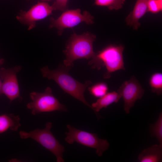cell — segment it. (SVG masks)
Wrapping results in <instances>:
<instances>
[{"label": "cell", "instance_id": "9c48e42d", "mask_svg": "<svg viewBox=\"0 0 162 162\" xmlns=\"http://www.w3.org/2000/svg\"><path fill=\"white\" fill-rule=\"evenodd\" d=\"M117 92L124 100V110L125 113L130 112L136 101L142 97L144 90L134 76L124 81L117 90Z\"/></svg>", "mask_w": 162, "mask_h": 162}, {"label": "cell", "instance_id": "7c38bea8", "mask_svg": "<svg viewBox=\"0 0 162 162\" xmlns=\"http://www.w3.org/2000/svg\"><path fill=\"white\" fill-rule=\"evenodd\" d=\"M140 162H159L162 159V146L154 144L144 149L139 155Z\"/></svg>", "mask_w": 162, "mask_h": 162}, {"label": "cell", "instance_id": "5b68a950", "mask_svg": "<svg viewBox=\"0 0 162 162\" xmlns=\"http://www.w3.org/2000/svg\"><path fill=\"white\" fill-rule=\"evenodd\" d=\"M67 127L68 131L65 133L66 137L64 140L69 144L76 142L93 148L99 156H101L109 147V143L106 140L99 138L96 134L77 129L70 124H67Z\"/></svg>", "mask_w": 162, "mask_h": 162}, {"label": "cell", "instance_id": "e0dca14e", "mask_svg": "<svg viewBox=\"0 0 162 162\" xmlns=\"http://www.w3.org/2000/svg\"><path fill=\"white\" fill-rule=\"evenodd\" d=\"M88 89L92 95L95 97L99 98L107 92L108 88L106 83L100 82L89 87Z\"/></svg>", "mask_w": 162, "mask_h": 162}, {"label": "cell", "instance_id": "4fadbf2b", "mask_svg": "<svg viewBox=\"0 0 162 162\" xmlns=\"http://www.w3.org/2000/svg\"><path fill=\"white\" fill-rule=\"evenodd\" d=\"M121 97V96L115 91L107 92L92 104V110L99 117L100 116L98 115L97 113L101 109L106 108L112 103L117 102Z\"/></svg>", "mask_w": 162, "mask_h": 162}, {"label": "cell", "instance_id": "9a60e30c", "mask_svg": "<svg viewBox=\"0 0 162 162\" xmlns=\"http://www.w3.org/2000/svg\"><path fill=\"white\" fill-rule=\"evenodd\" d=\"M149 84L151 91L158 95L162 93V74L156 72L152 74L150 77Z\"/></svg>", "mask_w": 162, "mask_h": 162}, {"label": "cell", "instance_id": "6da1fadb", "mask_svg": "<svg viewBox=\"0 0 162 162\" xmlns=\"http://www.w3.org/2000/svg\"><path fill=\"white\" fill-rule=\"evenodd\" d=\"M71 68L60 64L54 70H50L46 66L41 68L40 70L43 77L53 80L64 91L92 109L91 105L85 99L84 94L85 90L91 85L92 81L86 80L83 84L76 80L69 73Z\"/></svg>", "mask_w": 162, "mask_h": 162}, {"label": "cell", "instance_id": "5bb4252c", "mask_svg": "<svg viewBox=\"0 0 162 162\" xmlns=\"http://www.w3.org/2000/svg\"><path fill=\"white\" fill-rule=\"evenodd\" d=\"M20 118L18 115L13 114L0 115V134L3 133L9 129L16 131L21 126Z\"/></svg>", "mask_w": 162, "mask_h": 162}, {"label": "cell", "instance_id": "52a82bcc", "mask_svg": "<svg viewBox=\"0 0 162 162\" xmlns=\"http://www.w3.org/2000/svg\"><path fill=\"white\" fill-rule=\"evenodd\" d=\"M80 12L79 9L66 10L57 19L51 17L50 28H57L58 34L61 35L64 29L72 28L81 22L88 24L93 23L94 17L88 12L85 11L82 14Z\"/></svg>", "mask_w": 162, "mask_h": 162}, {"label": "cell", "instance_id": "7a4b0ae2", "mask_svg": "<svg viewBox=\"0 0 162 162\" xmlns=\"http://www.w3.org/2000/svg\"><path fill=\"white\" fill-rule=\"evenodd\" d=\"M96 38L95 35L88 32L80 35L75 33L72 34L63 51L66 56L64 64L71 68L75 60L94 58L96 53L93 51V45Z\"/></svg>", "mask_w": 162, "mask_h": 162}, {"label": "cell", "instance_id": "ffe728a7", "mask_svg": "<svg viewBox=\"0 0 162 162\" xmlns=\"http://www.w3.org/2000/svg\"><path fill=\"white\" fill-rule=\"evenodd\" d=\"M68 0H55L52 5L53 10L64 11L67 7Z\"/></svg>", "mask_w": 162, "mask_h": 162}, {"label": "cell", "instance_id": "2e32d148", "mask_svg": "<svg viewBox=\"0 0 162 162\" xmlns=\"http://www.w3.org/2000/svg\"><path fill=\"white\" fill-rule=\"evenodd\" d=\"M150 130L152 136L155 137L159 145L162 146V113H160L156 122L151 125Z\"/></svg>", "mask_w": 162, "mask_h": 162}, {"label": "cell", "instance_id": "44dd1931", "mask_svg": "<svg viewBox=\"0 0 162 162\" xmlns=\"http://www.w3.org/2000/svg\"><path fill=\"white\" fill-rule=\"evenodd\" d=\"M2 84V82L1 81V79L0 77V95L2 94L1 92Z\"/></svg>", "mask_w": 162, "mask_h": 162}, {"label": "cell", "instance_id": "8fae6325", "mask_svg": "<svg viewBox=\"0 0 162 162\" xmlns=\"http://www.w3.org/2000/svg\"><path fill=\"white\" fill-rule=\"evenodd\" d=\"M148 0H137L132 10L125 19L128 25L135 30L137 29L140 26L139 20L148 11Z\"/></svg>", "mask_w": 162, "mask_h": 162}, {"label": "cell", "instance_id": "277c9868", "mask_svg": "<svg viewBox=\"0 0 162 162\" xmlns=\"http://www.w3.org/2000/svg\"><path fill=\"white\" fill-rule=\"evenodd\" d=\"M52 126V123L49 122L43 129H37L28 132L21 131L19 132L20 136L23 139L29 138L34 140L53 153L57 162H63V153L65 148L51 132L50 129Z\"/></svg>", "mask_w": 162, "mask_h": 162}, {"label": "cell", "instance_id": "ac0fdd59", "mask_svg": "<svg viewBox=\"0 0 162 162\" xmlns=\"http://www.w3.org/2000/svg\"><path fill=\"white\" fill-rule=\"evenodd\" d=\"M125 0H95L94 4L106 6L110 10H117L121 8Z\"/></svg>", "mask_w": 162, "mask_h": 162}, {"label": "cell", "instance_id": "603a6c76", "mask_svg": "<svg viewBox=\"0 0 162 162\" xmlns=\"http://www.w3.org/2000/svg\"><path fill=\"white\" fill-rule=\"evenodd\" d=\"M160 4L162 5V0H158Z\"/></svg>", "mask_w": 162, "mask_h": 162}, {"label": "cell", "instance_id": "cb8c5ba5", "mask_svg": "<svg viewBox=\"0 0 162 162\" xmlns=\"http://www.w3.org/2000/svg\"><path fill=\"white\" fill-rule=\"evenodd\" d=\"M40 0L42 1H49L50 0Z\"/></svg>", "mask_w": 162, "mask_h": 162}, {"label": "cell", "instance_id": "8992f818", "mask_svg": "<svg viewBox=\"0 0 162 162\" xmlns=\"http://www.w3.org/2000/svg\"><path fill=\"white\" fill-rule=\"evenodd\" d=\"M30 96L32 101L27 104L26 107L31 110L33 115L43 112L67 110L66 107L53 95L49 87H46L43 93L32 92Z\"/></svg>", "mask_w": 162, "mask_h": 162}, {"label": "cell", "instance_id": "7402d4cb", "mask_svg": "<svg viewBox=\"0 0 162 162\" xmlns=\"http://www.w3.org/2000/svg\"><path fill=\"white\" fill-rule=\"evenodd\" d=\"M4 62V59L2 58L0 59V66L3 64Z\"/></svg>", "mask_w": 162, "mask_h": 162}, {"label": "cell", "instance_id": "d6986e66", "mask_svg": "<svg viewBox=\"0 0 162 162\" xmlns=\"http://www.w3.org/2000/svg\"><path fill=\"white\" fill-rule=\"evenodd\" d=\"M148 11L153 14L157 13L162 11V5L158 0H148Z\"/></svg>", "mask_w": 162, "mask_h": 162}, {"label": "cell", "instance_id": "d4e9b609", "mask_svg": "<svg viewBox=\"0 0 162 162\" xmlns=\"http://www.w3.org/2000/svg\"></svg>", "mask_w": 162, "mask_h": 162}, {"label": "cell", "instance_id": "ba28073f", "mask_svg": "<svg viewBox=\"0 0 162 162\" xmlns=\"http://www.w3.org/2000/svg\"><path fill=\"white\" fill-rule=\"evenodd\" d=\"M21 69V67L18 65L11 68L0 69V77L2 80V94H5L10 102L16 98L20 100L22 99L16 76L17 73Z\"/></svg>", "mask_w": 162, "mask_h": 162}, {"label": "cell", "instance_id": "3957f363", "mask_svg": "<svg viewBox=\"0 0 162 162\" xmlns=\"http://www.w3.org/2000/svg\"><path fill=\"white\" fill-rule=\"evenodd\" d=\"M122 45H109L96 53L95 56L88 62L93 68L100 69L105 66L107 72L104 75L105 79L109 78L110 74L119 70H125Z\"/></svg>", "mask_w": 162, "mask_h": 162}, {"label": "cell", "instance_id": "30bf717a", "mask_svg": "<svg viewBox=\"0 0 162 162\" xmlns=\"http://www.w3.org/2000/svg\"><path fill=\"white\" fill-rule=\"evenodd\" d=\"M52 6L45 2H38L27 11L21 10L16 19L28 26V30L35 27L36 22L43 19L52 14Z\"/></svg>", "mask_w": 162, "mask_h": 162}]
</instances>
